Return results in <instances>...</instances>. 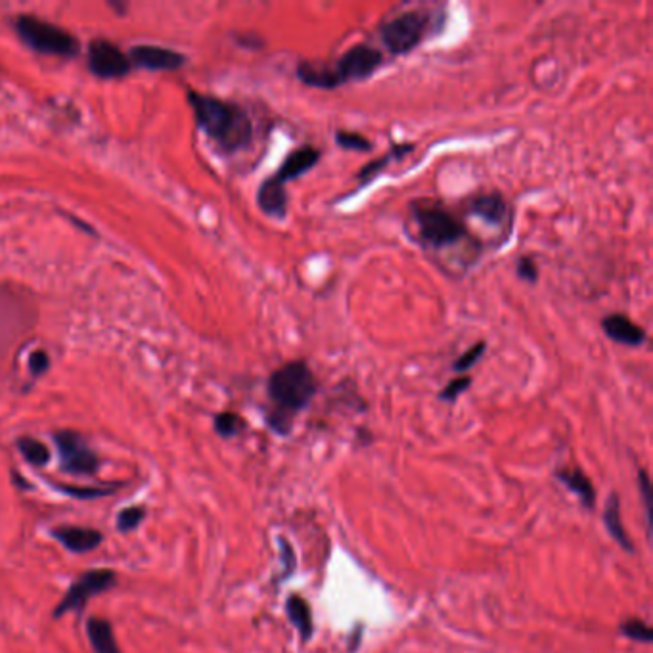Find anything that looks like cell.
<instances>
[{
    "label": "cell",
    "instance_id": "6da1fadb",
    "mask_svg": "<svg viewBox=\"0 0 653 653\" xmlns=\"http://www.w3.org/2000/svg\"><path fill=\"white\" fill-rule=\"evenodd\" d=\"M317 391V377L305 360H292L274 370L267 384V393L272 402L267 424L274 434L282 437L290 435L295 416L309 407Z\"/></svg>",
    "mask_w": 653,
    "mask_h": 653
},
{
    "label": "cell",
    "instance_id": "7a4b0ae2",
    "mask_svg": "<svg viewBox=\"0 0 653 653\" xmlns=\"http://www.w3.org/2000/svg\"><path fill=\"white\" fill-rule=\"evenodd\" d=\"M188 102L198 127L225 153H236L250 146L253 138V123L245 110L236 103L194 93V90L188 93Z\"/></svg>",
    "mask_w": 653,
    "mask_h": 653
},
{
    "label": "cell",
    "instance_id": "3957f363",
    "mask_svg": "<svg viewBox=\"0 0 653 653\" xmlns=\"http://www.w3.org/2000/svg\"><path fill=\"white\" fill-rule=\"evenodd\" d=\"M384 54L370 45H355L335 60L334 65L299 62L295 75L307 87L332 90L351 81H364L382 68Z\"/></svg>",
    "mask_w": 653,
    "mask_h": 653
},
{
    "label": "cell",
    "instance_id": "277c9868",
    "mask_svg": "<svg viewBox=\"0 0 653 653\" xmlns=\"http://www.w3.org/2000/svg\"><path fill=\"white\" fill-rule=\"evenodd\" d=\"M410 213L417 227V234H420L422 242L429 247L442 250V247H452L462 242L477 244L464 225V220L452 215L439 202L416 200L410 203Z\"/></svg>",
    "mask_w": 653,
    "mask_h": 653
},
{
    "label": "cell",
    "instance_id": "5b68a950",
    "mask_svg": "<svg viewBox=\"0 0 653 653\" xmlns=\"http://www.w3.org/2000/svg\"><path fill=\"white\" fill-rule=\"evenodd\" d=\"M16 33L25 45L35 52H41V54L73 58L79 52V43L71 33L35 16H20L16 21Z\"/></svg>",
    "mask_w": 653,
    "mask_h": 653
},
{
    "label": "cell",
    "instance_id": "8992f818",
    "mask_svg": "<svg viewBox=\"0 0 653 653\" xmlns=\"http://www.w3.org/2000/svg\"><path fill=\"white\" fill-rule=\"evenodd\" d=\"M380 38L393 56L412 52L427 37L429 14L426 10H409L380 25Z\"/></svg>",
    "mask_w": 653,
    "mask_h": 653
},
{
    "label": "cell",
    "instance_id": "52a82bcc",
    "mask_svg": "<svg viewBox=\"0 0 653 653\" xmlns=\"http://www.w3.org/2000/svg\"><path fill=\"white\" fill-rule=\"evenodd\" d=\"M117 584V573L112 569H90L85 571L79 579H77L65 596L60 599L58 606L52 611V617L60 619L65 613L83 611L90 598L100 596L103 592L112 591Z\"/></svg>",
    "mask_w": 653,
    "mask_h": 653
},
{
    "label": "cell",
    "instance_id": "ba28073f",
    "mask_svg": "<svg viewBox=\"0 0 653 653\" xmlns=\"http://www.w3.org/2000/svg\"><path fill=\"white\" fill-rule=\"evenodd\" d=\"M54 442L60 452L62 472L70 475L90 477L96 475L100 469L98 454L88 447L85 437L77 431L62 429L54 434Z\"/></svg>",
    "mask_w": 653,
    "mask_h": 653
},
{
    "label": "cell",
    "instance_id": "9c48e42d",
    "mask_svg": "<svg viewBox=\"0 0 653 653\" xmlns=\"http://www.w3.org/2000/svg\"><path fill=\"white\" fill-rule=\"evenodd\" d=\"M133 63L128 56L110 41H93L88 46V70L100 79H121L128 75Z\"/></svg>",
    "mask_w": 653,
    "mask_h": 653
},
{
    "label": "cell",
    "instance_id": "30bf717a",
    "mask_svg": "<svg viewBox=\"0 0 653 653\" xmlns=\"http://www.w3.org/2000/svg\"><path fill=\"white\" fill-rule=\"evenodd\" d=\"M128 60L130 63L138 65V68L150 71H175L186 63V58L180 52L153 45L135 46L128 52Z\"/></svg>",
    "mask_w": 653,
    "mask_h": 653
},
{
    "label": "cell",
    "instance_id": "8fae6325",
    "mask_svg": "<svg viewBox=\"0 0 653 653\" xmlns=\"http://www.w3.org/2000/svg\"><path fill=\"white\" fill-rule=\"evenodd\" d=\"M52 539H56L65 550L73 554L93 552L102 544L103 534L93 527H77V525H60L52 529Z\"/></svg>",
    "mask_w": 653,
    "mask_h": 653
},
{
    "label": "cell",
    "instance_id": "7c38bea8",
    "mask_svg": "<svg viewBox=\"0 0 653 653\" xmlns=\"http://www.w3.org/2000/svg\"><path fill=\"white\" fill-rule=\"evenodd\" d=\"M320 158H322V152L318 148L310 146V144H305V146H299L287 153L284 161L280 163L277 175H272V177L280 180L282 185H287V182L297 180L299 177L307 175L310 169L320 161Z\"/></svg>",
    "mask_w": 653,
    "mask_h": 653
},
{
    "label": "cell",
    "instance_id": "4fadbf2b",
    "mask_svg": "<svg viewBox=\"0 0 653 653\" xmlns=\"http://www.w3.org/2000/svg\"><path fill=\"white\" fill-rule=\"evenodd\" d=\"M602 330L611 339V342L626 345V347H640V345H644L648 339V334L642 326H638L626 315H621V312H613V315L604 317Z\"/></svg>",
    "mask_w": 653,
    "mask_h": 653
},
{
    "label": "cell",
    "instance_id": "5bb4252c",
    "mask_svg": "<svg viewBox=\"0 0 653 653\" xmlns=\"http://www.w3.org/2000/svg\"><path fill=\"white\" fill-rule=\"evenodd\" d=\"M257 205L260 211L272 219H280V220L285 219L287 205H290L285 185H282V182L274 177L265 178L263 185H260L257 190Z\"/></svg>",
    "mask_w": 653,
    "mask_h": 653
},
{
    "label": "cell",
    "instance_id": "9a60e30c",
    "mask_svg": "<svg viewBox=\"0 0 653 653\" xmlns=\"http://www.w3.org/2000/svg\"><path fill=\"white\" fill-rule=\"evenodd\" d=\"M469 211L489 225H502L510 213V207L500 192H485L469 202Z\"/></svg>",
    "mask_w": 653,
    "mask_h": 653
},
{
    "label": "cell",
    "instance_id": "2e32d148",
    "mask_svg": "<svg viewBox=\"0 0 653 653\" xmlns=\"http://www.w3.org/2000/svg\"><path fill=\"white\" fill-rule=\"evenodd\" d=\"M556 479L566 489H569L574 496H577L586 510H592V508L596 506V489L592 485V481L589 479V475H586L581 467L558 469Z\"/></svg>",
    "mask_w": 653,
    "mask_h": 653
},
{
    "label": "cell",
    "instance_id": "e0dca14e",
    "mask_svg": "<svg viewBox=\"0 0 653 653\" xmlns=\"http://www.w3.org/2000/svg\"><path fill=\"white\" fill-rule=\"evenodd\" d=\"M285 613L299 636H302V642H309L312 634H315V621H312V611L307 599L299 594H292L285 599Z\"/></svg>",
    "mask_w": 653,
    "mask_h": 653
},
{
    "label": "cell",
    "instance_id": "ac0fdd59",
    "mask_svg": "<svg viewBox=\"0 0 653 653\" xmlns=\"http://www.w3.org/2000/svg\"><path fill=\"white\" fill-rule=\"evenodd\" d=\"M87 636L95 653H121L113 632V626L106 619L90 617L87 621Z\"/></svg>",
    "mask_w": 653,
    "mask_h": 653
},
{
    "label": "cell",
    "instance_id": "d6986e66",
    "mask_svg": "<svg viewBox=\"0 0 653 653\" xmlns=\"http://www.w3.org/2000/svg\"><path fill=\"white\" fill-rule=\"evenodd\" d=\"M604 525H606V531L609 533V537L616 541L624 552H629V554L634 552V544L629 534H626L624 525L621 521V502L616 492H613L608 499L606 510H604Z\"/></svg>",
    "mask_w": 653,
    "mask_h": 653
},
{
    "label": "cell",
    "instance_id": "ffe728a7",
    "mask_svg": "<svg viewBox=\"0 0 653 653\" xmlns=\"http://www.w3.org/2000/svg\"><path fill=\"white\" fill-rule=\"evenodd\" d=\"M412 150H414V144H393V146L389 148V152H387L385 155H382V158H376V160H372L370 163H367V165H364V167L360 169L359 175H357V178H359V182H360V186H367V185H370V182H372L377 175H380L391 161L402 160L404 155H409Z\"/></svg>",
    "mask_w": 653,
    "mask_h": 653
},
{
    "label": "cell",
    "instance_id": "44dd1931",
    "mask_svg": "<svg viewBox=\"0 0 653 653\" xmlns=\"http://www.w3.org/2000/svg\"><path fill=\"white\" fill-rule=\"evenodd\" d=\"M16 445L28 464L35 467H45L48 464L50 450L43 441H38L35 437H20Z\"/></svg>",
    "mask_w": 653,
    "mask_h": 653
},
{
    "label": "cell",
    "instance_id": "7402d4cb",
    "mask_svg": "<svg viewBox=\"0 0 653 653\" xmlns=\"http://www.w3.org/2000/svg\"><path fill=\"white\" fill-rule=\"evenodd\" d=\"M125 483H115L112 487H79V485H62L60 491L65 492L71 499L77 500H95V499H103V496H110L113 492L120 491Z\"/></svg>",
    "mask_w": 653,
    "mask_h": 653
},
{
    "label": "cell",
    "instance_id": "603a6c76",
    "mask_svg": "<svg viewBox=\"0 0 653 653\" xmlns=\"http://www.w3.org/2000/svg\"><path fill=\"white\" fill-rule=\"evenodd\" d=\"M213 426H215V431L220 437L232 439V437H236V435L242 434L244 427H245V422H244V417L236 412H220V414L215 416Z\"/></svg>",
    "mask_w": 653,
    "mask_h": 653
},
{
    "label": "cell",
    "instance_id": "cb8c5ba5",
    "mask_svg": "<svg viewBox=\"0 0 653 653\" xmlns=\"http://www.w3.org/2000/svg\"><path fill=\"white\" fill-rule=\"evenodd\" d=\"M335 144L339 148L349 152H370L374 144L359 133H351V130H335Z\"/></svg>",
    "mask_w": 653,
    "mask_h": 653
},
{
    "label": "cell",
    "instance_id": "d4e9b609",
    "mask_svg": "<svg viewBox=\"0 0 653 653\" xmlns=\"http://www.w3.org/2000/svg\"><path fill=\"white\" fill-rule=\"evenodd\" d=\"M619 632L624 638L634 640V642H642V644H651L653 642V631L649 629V626L644 621H640V619H629V621L621 623Z\"/></svg>",
    "mask_w": 653,
    "mask_h": 653
},
{
    "label": "cell",
    "instance_id": "484cf974",
    "mask_svg": "<svg viewBox=\"0 0 653 653\" xmlns=\"http://www.w3.org/2000/svg\"><path fill=\"white\" fill-rule=\"evenodd\" d=\"M144 517H146V510H144V506H128V508H125V510L117 514L115 527L121 533H130L142 524Z\"/></svg>",
    "mask_w": 653,
    "mask_h": 653
},
{
    "label": "cell",
    "instance_id": "4316f807",
    "mask_svg": "<svg viewBox=\"0 0 653 653\" xmlns=\"http://www.w3.org/2000/svg\"><path fill=\"white\" fill-rule=\"evenodd\" d=\"M485 351H487V343L485 342H477L474 347H469L462 357H459L452 362V370L454 372H467L469 368H474L475 364L481 360V357L485 355Z\"/></svg>",
    "mask_w": 653,
    "mask_h": 653
},
{
    "label": "cell",
    "instance_id": "83f0119b",
    "mask_svg": "<svg viewBox=\"0 0 653 653\" xmlns=\"http://www.w3.org/2000/svg\"><path fill=\"white\" fill-rule=\"evenodd\" d=\"M469 385H472V377H469V376L456 377V380L449 382L445 387H442V391L439 393V399L445 401V402H454L456 399H459L464 393V391L469 389Z\"/></svg>",
    "mask_w": 653,
    "mask_h": 653
},
{
    "label": "cell",
    "instance_id": "f1b7e54d",
    "mask_svg": "<svg viewBox=\"0 0 653 653\" xmlns=\"http://www.w3.org/2000/svg\"><path fill=\"white\" fill-rule=\"evenodd\" d=\"M516 272H517V278L527 282V284H537L539 282V265L533 257H527V255L521 257L517 260V265H516Z\"/></svg>",
    "mask_w": 653,
    "mask_h": 653
},
{
    "label": "cell",
    "instance_id": "f546056e",
    "mask_svg": "<svg viewBox=\"0 0 653 653\" xmlns=\"http://www.w3.org/2000/svg\"><path fill=\"white\" fill-rule=\"evenodd\" d=\"M638 489H640V494H642V500H644V506H646L648 531H651V516H653V512H651V483H649L646 469H640V472H638Z\"/></svg>",
    "mask_w": 653,
    "mask_h": 653
},
{
    "label": "cell",
    "instance_id": "4dcf8cb0",
    "mask_svg": "<svg viewBox=\"0 0 653 653\" xmlns=\"http://www.w3.org/2000/svg\"><path fill=\"white\" fill-rule=\"evenodd\" d=\"M50 368V357L46 355V351L38 349L35 351L33 355L29 357V370L33 376H43L46 370Z\"/></svg>",
    "mask_w": 653,
    "mask_h": 653
}]
</instances>
